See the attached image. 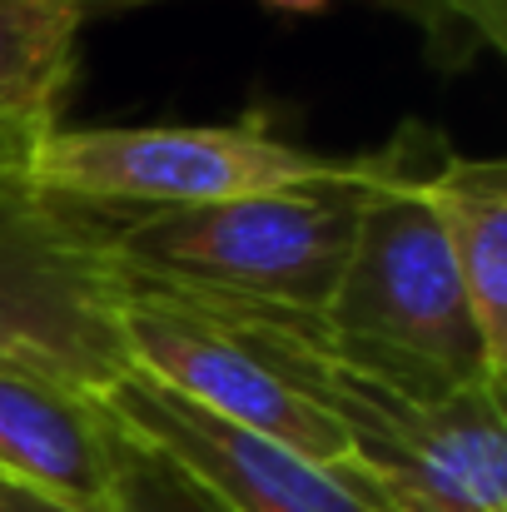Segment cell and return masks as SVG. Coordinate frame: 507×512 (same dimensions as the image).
<instances>
[{
	"instance_id": "obj_12",
	"label": "cell",
	"mask_w": 507,
	"mask_h": 512,
	"mask_svg": "<svg viewBox=\"0 0 507 512\" xmlns=\"http://www.w3.org/2000/svg\"><path fill=\"white\" fill-rule=\"evenodd\" d=\"M150 473H155V468H150ZM0 512H65V508H55V503H45V498H35V493H25V488H15V483H0ZM135 512H165L155 503V493H150V478H145V493H140Z\"/></svg>"
},
{
	"instance_id": "obj_14",
	"label": "cell",
	"mask_w": 507,
	"mask_h": 512,
	"mask_svg": "<svg viewBox=\"0 0 507 512\" xmlns=\"http://www.w3.org/2000/svg\"><path fill=\"white\" fill-rule=\"evenodd\" d=\"M269 5H279V10H324L329 0H269Z\"/></svg>"
},
{
	"instance_id": "obj_7",
	"label": "cell",
	"mask_w": 507,
	"mask_h": 512,
	"mask_svg": "<svg viewBox=\"0 0 507 512\" xmlns=\"http://www.w3.org/2000/svg\"><path fill=\"white\" fill-rule=\"evenodd\" d=\"M105 408L130 443L209 512H383L348 468H324L274 438L234 428L145 373H125L105 393Z\"/></svg>"
},
{
	"instance_id": "obj_13",
	"label": "cell",
	"mask_w": 507,
	"mask_h": 512,
	"mask_svg": "<svg viewBox=\"0 0 507 512\" xmlns=\"http://www.w3.org/2000/svg\"><path fill=\"white\" fill-rule=\"evenodd\" d=\"M80 10H120V5H150V0H75Z\"/></svg>"
},
{
	"instance_id": "obj_10",
	"label": "cell",
	"mask_w": 507,
	"mask_h": 512,
	"mask_svg": "<svg viewBox=\"0 0 507 512\" xmlns=\"http://www.w3.org/2000/svg\"><path fill=\"white\" fill-rule=\"evenodd\" d=\"M80 20L75 0H0V140H35L55 125Z\"/></svg>"
},
{
	"instance_id": "obj_5",
	"label": "cell",
	"mask_w": 507,
	"mask_h": 512,
	"mask_svg": "<svg viewBox=\"0 0 507 512\" xmlns=\"http://www.w3.org/2000/svg\"><path fill=\"white\" fill-rule=\"evenodd\" d=\"M353 160L314 155L259 125L40 130L25 150L35 189L85 209H194L348 174Z\"/></svg>"
},
{
	"instance_id": "obj_3",
	"label": "cell",
	"mask_w": 507,
	"mask_h": 512,
	"mask_svg": "<svg viewBox=\"0 0 507 512\" xmlns=\"http://www.w3.org/2000/svg\"><path fill=\"white\" fill-rule=\"evenodd\" d=\"M324 334L338 353L408 393L448 398L463 388H498L478 319L468 309L458 264L433 209L408 189L393 150L363 155V204Z\"/></svg>"
},
{
	"instance_id": "obj_11",
	"label": "cell",
	"mask_w": 507,
	"mask_h": 512,
	"mask_svg": "<svg viewBox=\"0 0 507 512\" xmlns=\"http://www.w3.org/2000/svg\"><path fill=\"white\" fill-rule=\"evenodd\" d=\"M408 15L443 70L473 65L483 50H507V0H383Z\"/></svg>"
},
{
	"instance_id": "obj_9",
	"label": "cell",
	"mask_w": 507,
	"mask_h": 512,
	"mask_svg": "<svg viewBox=\"0 0 507 512\" xmlns=\"http://www.w3.org/2000/svg\"><path fill=\"white\" fill-rule=\"evenodd\" d=\"M408 189L433 209L443 244L458 264L468 309L493 373L507 378V165L453 155L443 135L408 125L393 145Z\"/></svg>"
},
{
	"instance_id": "obj_2",
	"label": "cell",
	"mask_w": 507,
	"mask_h": 512,
	"mask_svg": "<svg viewBox=\"0 0 507 512\" xmlns=\"http://www.w3.org/2000/svg\"><path fill=\"white\" fill-rule=\"evenodd\" d=\"M363 204V155L348 174L194 209H100L110 254L135 289L194 304L324 314Z\"/></svg>"
},
{
	"instance_id": "obj_8",
	"label": "cell",
	"mask_w": 507,
	"mask_h": 512,
	"mask_svg": "<svg viewBox=\"0 0 507 512\" xmlns=\"http://www.w3.org/2000/svg\"><path fill=\"white\" fill-rule=\"evenodd\" d=\"M145 478L150 458L105 398L0 373V483L65 512H135Z\"/></svg>"
},
{
	"instance_id": "obj_6",
	"label": "cell",
	"mask_w": 507,
	"mask_h": 512,
	"mask_svg": "<svg viewBox=\"0 0 507 512\" xmlns=\"http://www.w3.org/2000/svg\"><path fill=\"white\" fill-rule=\"evenodd\" d=\"M120 329L135 373L155 378L184 403L259 438H274L324 468H348L343 428L234 319L174 294L125 284Z\"/></svg>"
},
{
	"instance_id": "obj_1",
	"label": "cell",
	"mask_w": 507,
	"mask_h": 512,
	"mask_svg": "<svg viewBox=\"0 0 507 512\" xmlns=\"http://www.w3.org/2000/svg\"><path fill=\"white\" fill-rule=\"evenodd\" d=\"M194 304V299H189ZM348 438V473L383 512H507V428L498 388H463L448 398L408 393L338 353L319 314L229 309Z\"/></svg>"
},
{
	"instance_id": "obj_4",
	"label": "cell",
	"mask_w": 507,
	"mask_h": 512,
	"mask_svg": "<svg viewBox=\"0 0 507 512\" xmlns=\"http://www.w3.org/2000/svg\"><path fill=\"white\" fill-rule=\"evenodd\" d=\"M30 140H0V373L105 398L135 373L125 274L105 214L55 199L25 174Z\"/></svg>"
}]
</instances>
